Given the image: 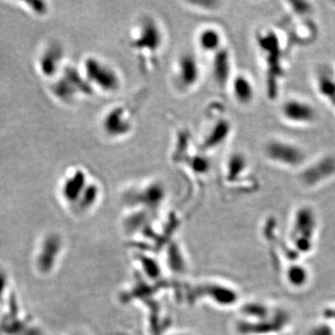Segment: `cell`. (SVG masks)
I'll use <instances>...</instances> for the list:
<instances>
[{
    "instance_id": "3957f363",
    "label": "cell",
    "mask_w": 335,
    "mask_h": 335,
    "mask_svg": "<svg viewBox=\"0 0 335 335\" xmlns=\"http://www.w3.org/2000/svg\"><path fill=\"white\" fill-rule=\"evenodd\" d=\"M201 79V66L199 59L191 52L182 53L172 67L174 87L182 92L193 90Z\"/></svg>"
},
{
    "instance_id": "277c9868",
    "label": "cell",
    "mask_w": 335,
    "mask_h": 335,
    "mask_svg": "<svg viewBox=\"0 0 335 335\" xmlns=\"http://www.w3.org/2000/svg\"><path fill=\"white\" fill-rule=\"evenodd\" d=\"M101 126L105 135L109 138L121 139L133 132L134 116L127 106L119 104L106 111L102 119Z\"/></svg>"
},
{
    "instance_id": "9c48e42d",
    "label": "cell",
    "mask_w": 335,
    "mask_h": 335,
    "mask_svg": "<svg viewBox=\"0 0 335 335\" xmlns=\"http://www.w3.org/2000/svg\"><path fill=\"white\" fill-rule=\"evenodd\" d=\"M231 133L230 122L226 119H216L202 138L203 149H212L222 144Z\"/></svg>"
},
{
    "instance_id": "ba28073f",
    "label": "cell",
    "mask_w": 335,
    "mask_h": 335,
    "mask_svg": "<svg viewBox=\"0 0 335 335\" xmlns=\"http://www.w3.org/2000/svg\"><path fill=\"white\" fill-rule=\"evenodd\" d=\"M211 69L215 81L222 87L228 86L232 78V59L225 47L212 55Z\"/></svg>"
},
{
    "instance_id": "52a82bcc",
    "label": "cell",
    "mask_w": 335,
    "mask_h": 335,
    "mask_svg": "<svg viewBox=\"0 0 335 335\" xmlns=\"http://www.w3.org/2000/svg\"><path fill=\"white\" fill-rule=\"evenodd\" d=\"M196 43L203 53L211 56L224 47L223 33L213 25H205L199 30Z\"/></svg>"
},
{
    "instance_id": "8fae6325",
    "label": "cell",
    "mask_w": 335,
    "mask_h": 335,
    "mask_svg": "<svg viewBox=\"0 0 335 335\" xmlns=\"http://www.w3.org/2000/svg\"><path fill=\"white\" fill-rule=\"evenodd\" d=\"M335 173V157H322L308 166L304 172V180L308 183H317L331 177Z\"/></svg>"
},
{
    "instance_id": "30bf717a",
    "label": "cell",
    "mask_w": 335,
    "mask_h": 335,
    "mask_svg": "<svg viewBox=\"0 0 335 335\" xmlns=\"http://www.w3.org/2000/svg\"><path fill=\"white\" fill-rule=\"evenodd\" d=\"M233 98L238 104H251L255 96V89L253 83L246 74H238L232 76L228 84Z\"/></svg>"
},
{
    "instance_id": "5bb4252c",
    "label": "cell",
    "mask_w": 335,
    "mask_h": 335,
    "mask_svg": "<svg viewBox=\"0 0 335 335\" xmlns=\"http://www.w3.org/2000/svg\"><path fill=\"white\" fill-rule=\"evenodd\" d=\"M62 56V50L59 46H52L48 52V54L42 59V69L47 75H52L55 73L57 63Z\"/></svg>"
},
{
    "instance_id": "8992f818",
    "label": "cell",
    "mask_w": 335,
    "mask_h": 335,
    "mask_svg": "<svg viewBox=\"0 0 335 335\" xmlns=\"http://www.w3.org/2000/svg\"><path fill=\"white\" fill-rule=\"evenodd\" d=\"M283 119L292 124L308 125L315 122L318 117L312 104L299 99H290L281 106Z\"/></svg>"
},
{
    "instance_id": "7a4b0ae2",
    "label": "cell",
    "mask_w": 335,
    "mask_h": 335,
    "mask_svg": "<svg viewBox=\"0 0 335 335\" xmlns=\"http://www.w3.org/2000/svg\"><path fill=\"white\" fill-rule=\"evenodd\" d=\"M84 78L92 90L104 94H113L119 91L122 80L121 75L110 63L99 57L89 56L84 62Z\"/></svg>"
},
{
    "instance_id": "5b68a950",
    "label": "cell",
    "mask_w": 335,
    "mask_h": 335,
    "mask_svg": "<svg viewBox=\"0 0 335 335\" xmlns=\"http://www.w3.org/2000/svg\"><path fill=\"white\" fill-rule=\"evenodd\" d=\"M265 155L274 163L288 168H295L305 162V151L296 144L274 139L268 141L265 146Z\"/></svg>"
},
{
    "instance_id": "9a60e30c",
    "label": "cell",
    "mask_w": 335,
    "mask_h": 335,
    "mask_svg": "<svg viewBox=\"0 0 335 335\" xmlns=\"http://www.w3.org/2000/svg\"><path fill=\"white\" fill-rule=\"evenodd\" d=\"M29 5L39 13H43L46 11V4L42 1H32L29 2Z\"/></svg>"
},
{
    "instance_id": "4fadbf2b",
    "label": "cell",
    "mask_w": 335,
    "mask_h": 335,
    "mask_svg": "<svg viewBox=\"0 0 335 335\" xmlns=\"http://www.w3.org/2000/svg\"><path fill=\"white\" fill-rule=\"evenodd\" d=\"M247 158L240 153L230 156L226 162L225 168V171H227V177L231 179L236 178L238 175L247 170Z\"/></svg>"
},
{
    "instance_id": "7c38bea8",
    "label": "cell",
    "mask_w": 335,
    "mask_h": 335,
    "mask_svg": "<svg viewBox=\"0 0 335 335\" xmlns=\"http://www.w3.org/2000/svg\"><path fill=\"white\" fill-rule=\"evenodd\" d=\"M87 184V175L83 170H76L74 174L65 184L64 193L68 200H76L85 191Z\"/></svg>"
},
{
    "instance_id": "6da1fadb",
    "label": "cell",
    "mask_w": 335,
    "mask_h": 335,
    "mask_svg": "<svg viewBox=\"0 0 335 335\" xmlns=\"http://www.w3.org/2000/svg\"><path fill=\"white\" fill-rule=\"evenodd\" d=\"M165 44V34L155 17L143 15L133 26L129 46L143 70L149 71L157 64Z\"/></svg>"
}]
</instances>
